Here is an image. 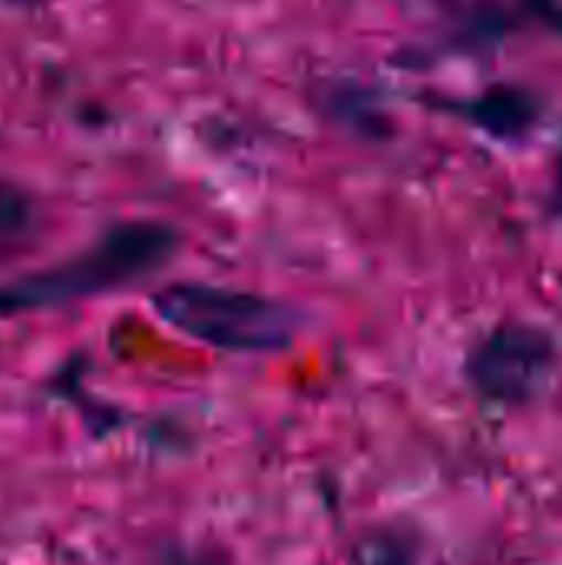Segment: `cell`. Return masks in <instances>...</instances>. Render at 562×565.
Returning <instances> with one entry per match:
<instances>
[{
  "label": "cell",
  "instance_id": "9",
  "mask_svg": "<svg viewBox=\"0 0 562 565\" xmlns=\"http://www.w3.org/2000/svg\"><path fill=\"white\" fill-rule=\"evenodd\" d=\"M162 565H215L212 559H205V556H195V553H179V550H172Z\"/></svg>",
  "mask_w": 562,
  "mask_h": 565
},
{
  "label": "cell",
  "instance_id": "11",
  "mask_svg": "<svg viewBox=\"0 0 562 565\" xmlns=\"http://www.w3.org/2000/svg\"><path fill=\"white\" fill-rule=\"evenodd\" d=\"M10 3H40V0H10Z\"/></svg>",
  "mask_w": 562,
  "mask_h": 565
},
{
  "label": "cell",
  "instance_id": "4",
  "mask_svg": "<svg viewBox=\"0 0 562 565\" xmlns=\"http://www.w3.org/2000/svg\"><path fill=\"white\" fill-rule=\"evenodd\" d=\"M431 109L464 119L497 142H520L540 122V99L523 86H490L474 96H424Z\"/></svg>",
  "mask_w": 562,
  "mask_h": 565
},
{
  "label": "cell",
  "instance_id": "8",
  "mask_svg": "<svg viewBox=\"0 0 562 565\" xmlns=\"http://www.w3.org/2000/svg\"><path fill=\"white\" fill-rule=\"evenodd\" d=\"M527 13H533L547 30L562 36V0H517Z\"/></svg>",
  "mask_w": 562,
  "mask_h": 565
},
{
  "label": "cell",
  "instance_id": "7",
  "mask_svg": "<svg viewBox=\"0 0 562 565\" xmlns=\"http://www.w3.org/2000/svg\"><path fill=\"white\" fill-rule=\"evenodd\" d=\"M33 225V202L10 182H0V248L23 238Z\"/></svg>",
  "mask_w": 562,
  "mask_h": 565
},
{
  "label": "cell",
  "instance_id": "6",
  "mask_svg": "<svg viewBox=\"0 0 562 565\" xmlns=\"http://www.w3.org/2000/svg\"><path fill=\"white\" fill-rule=\"evenodd\" d=\"M351 565H421L417 546L404 540L401 533H368L354 543L351 550Z\"/></svg>",
  "mask_w": 562,
  "mask_h": 565
},
{
  "label": "cell",
  "instance_id": "5",
  "mask_svg": "<svg viewBox=\"0 0 562 565\" xmlns=\"http://www.w3.org/2000/svg\"><path fill=\"white\" fill-rule=\"evenodd\" d=\"M321 106H325V113H328L338 126H344V129H354V132L371 136V139L388 132V119H384V113H381L374 93L364 89V86H358V83H351V79L325 86Z\"/></svg>",
  "mask_w": 562,
  "mask_h": 565
},
{
  "label": "cell",
  "instance_id": "2",
  "mask_svg": "<svg viewBox=\"0 0 562 565\" xmlns=\"http://www.w3.org/2000/svg\"><path fill=\"white\" fill-rule=\"evenodd\" d=\"M156 315L192 341L229 354H272L285 351L298 334V315L265 295L176 281L152 295Z\"/></svg>",
  "mask_w": 562,
  "mask_h": 565
},
{
  "label": "cell",
  "instance_id": "10",
  "mask_svg": "<svg viewBox=\"0 0 562 565\" xmlns=\"http://www.w3.org/2000/svg\"><path fill=\"white\" fill-rule=\"evenodd\" d=\"M550 209L562 215V146H560V159H556V179H553V195H550Z\"/></svg>",
  "mask_w": 562,
  "mask_h": 565
},
{
  "label": "cell",
  "instance_id": "1",
  "mask_svg": "<svg viewBox=\"0 0 562 565\" xmlns=\"http://www.w3.org/2000/svg\"><path fill=\"white\" fill-rule=\"evenodd\" d=\"M179 248V232L162 222H119L83 252L0 281V318L50 311L119 291L156 275Z\"/></svg>",
  "mask_w": 562,
  "mask_h": 565
},
{
  "label": "cell",
  "instance_id": "3",
  "mask_svg": "<svg viewBox=\"0 0 562 565\" xmlns=\"http://www.w3.org/2000/svg\"><path fill=\"white\" fill-rule=\"evenodd\" d=\"M560 371V341L530 321H503L487 331L464 361L474 394L497 407L533 404Z\"/></svg>",
  "mask_w": 562,
  "mask_h": 565
}]
</instances>
